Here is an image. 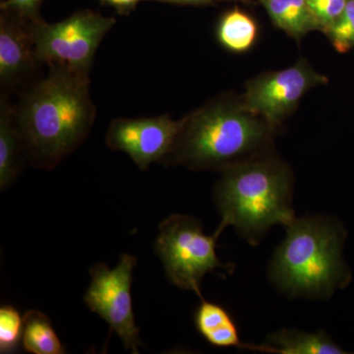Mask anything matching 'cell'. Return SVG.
<instances>
[{"instance_id":"obj_1","label":"cell","mask_w":354,"mask_h":354,"mask_svg":"<svg viewBox=\"0 0 354 354\" xmlns=\"http://www.w3.org/2000/svg\"><path fill=\"white\" fill-rule=\"evenodd\" d=\"M32 88L18 114L21 135L32 156L53 165L82 143L95 118L88 75L50 67Z\"/></svg>"},{"instance_id":"obj_2","label":"cell","mask_w":354,"mask_h":354,"mask_svg":"<svg viewBox=\"0 0 354 354\" xmlns=\"http://www.w3.org/2000/svg\"><path fill=\"white\" fill-rule=\"evenodd\" d=\"M291 193L290 171L281 162L264 158L228 165L216 189L221 216L216 232L232 225L256 245L274 225L288 227L295 220Z\"/></svg>"},{"instance_id":"obj_3","label":"cell","mask_w":354,"mask_h":354,"mask_svg":"<svg viewBox=\"0 0 354 354\" xmlns=\"http://www.w3.org/2000/svg\"><path fill=\"white\" fill-rule=\"evenodd\" d=\"M272 262V281L293 297H327L349 281L344 230L322 216L295 218Z\"/></svg>"},{"instance_id":"obj_4","label":"cell","mask_w":354,"mask_h":354,"mask_svg":"<svg viewBox=\"0 0 354 354\" xmlns=\"http://www.w3.org/2000/svg\"><path fill=\"white\" fill-rule=\"evenodd\" d=\"M171 152L162 162L191 167H225L265 143L272 129L241 104L215 102L183 120Z\"/></svg>"},{"instance_id":"obj_5","label":"cell","mask_w":354,"mask_h":354,"mask_svg":"<svg viewBox=\"0 0 354 354\" xmlns=\"http://www.w3.org/2000/svg\"><path fill=\"white\" fill-rule=\"evenodd\" d=\"M114 24L113 18L90 10L79 11L55 24L32 20L35 57L50 67L88 75L95 51Z\"/></svg>"},{"instance_id":"obj_6","label":"cell","mask_w":354,"mask_h":354,"mask_svg":"<svg viewBox=\"0 0 354 354\" xmlns=\"http://www.w3.org/2000/svg\"><path fill=\"white\" fill-rule=\"evenodd\" d=\"M218 232L206 235L192 216L172 215L160 225L155 250L172 285L201 297L200 283L207 272L227 269L216 253Z\"/></svg>"},{"instance_id":"obj_7","label":"cell","mask_w":354,"mask_h":354,"mask_svg":"<svg viewBox=\"0 0 354 354\" xmlns=\"http://www.w3.org/2000/svg\"><path fill=\"white\" fill-rule=\"evenodd\" d=\"M137 259L130 254L120 256L114 269L99 263L91 268L90 286L84 297V302L109 324L122 341L127 351L139 353V328L135 324L132 307L131 283L133 271Z\"/></svg>"},{"instance_id":"obj_8","label":"cell","mask_w":354,"mask_h":354,"mask_svg":"<svg viewBox=\"0 0 354 354\" xmlns=\"http://www.w3.org/2000/svg\"><path fill=\"white\" fill-rule=\"evenodd\" d=\"M327 78L301 59L290 68L262 74L249 81L241 106L274 128L297 108L312 88Z\"/></svg>"},{"instance_id":"obj_9","label":"cell","mask_w":354,"mask_h":354,"mask_svg":"<svg viewBox=\"0 0 354 354\" xmlns=\"http://www.w3.org/2000/svg\"><path fill=\"white\" fill-rule=\"evenodd\" d=\"M184 120L171 116L118 118L109 125L106 141L109 148L127 153L141 169L162 162L176 143Z\"/></svg>"},{"instance_id":"obj_10","label":"cell","mask_w":354,"mask_h":354,"mask_svg":"<svg viewBox=\"0 0 354 354\" xmlns=\"http://www.w3.org/2000/svg\"><path fill=\"white\" fill-rule=\"evenodd\" d=\"M34 44L30 28L15 21L1 18L0 23V80L12 84L19 80L32 66Z\"/></svg>"},{"instance_id":"obj_11","label":"cell","mask_w":354,"mask_h":354,"mask_svg":"<svg viewBox=\"0 0 354 354\" xmlns=\"http://www.w3.org/2000/svg\"><path fill=\"white\" fill-rule=\"evenodd\" d=\"M252 351L279 354H344L329 335L322 332L305 333L281 330L268 337L262 346H247Z\"/></svg>"},{"instance_id":"obj_12","label":"cell","mask_w":354,"mask_h":354,"mask_svg":"<svg viewBox=\"0 0 354 354\" xmlns=\"http://www.w3.org/2000/svg\"><path fill=\"white\" fill-rule=\"evenodd\" d=\"M274 25L300 39L312 31H323L306 0H259Z\"/></svg>"},{"instance_id":"obj_13","label":"cell","mask_w":354,"mask_h":354,"mask_svg":"<svg viewBox=\"0 0 354 354\" xmlns=\"http://www.w3.org/2000/svg\"><path fill=\"white\" fill-rule=\"evenodd\" d=\"M258 36V25L248 14L235 8L221 17L216 37L223 48L234 53L250 50Z\"/></svg>"},{"instance_id":"obj_14","label":"cell","mask_w":354,"mask_h":354,"mask_svg":"<svg viewBox=\"0 0 354 354\" xmlns=\"http://www.w3.org/2000/svg\"><path fill=\"white\" fill-rule=\"evenodd\" d=\"M6 102H1L0 113V189L13 183L18 174L20 132L14 127L12 113Z\"/></svg>"},{"instance_id":"obj_15","label":"cell","mask_w":354,"mask_h":354,"mask_svg":"<svg viewBox=\"0 0 354 354\" xmlns=\"http://www.w3.org/2000/svg\"><path fill=\"white\" fill-rule=\"evenodd\" d=\"M23 328V346L35 354H62L66 353L51 325L48 317L38 310L25 314Z\"/></svg>"},{"instance_id":"obj_16","label":"cell","mask_w":354,"mask_h":354,"mask_svg":"<svg viewBox=\"0 0 354 354\" xmlns=\"http://www.w3.org/2000/svg\"><path fill=\"white\" fill-rule=\"evenodd\" d=\"M24 320L13 306L0 308V353H11L17 349L23 337Z\"/></svg>"},{"instance_id":"obj_17","label":"cell","mask_w":354,"mask_h":354,"mask_svg":"<svg viewBox=\"0 0 354 354\" xmlns=\"http://www.w3.org/2000/svg\"><path fill=\"white\" fill-rule=\"evenodd\" d=\"M325 34L339 53H346L354 48V0H346V8L341 17Z\"/></svg>"},{"instance_id":"obj_18","label":"cell","mask_w":354,"mask_h":354,"mask_svg":"<svg viewBox=\"0 0 354 354\" xmlns=\"http://www.w3.org/2000/svg\"><path fill=\"white\" fill-rule=\"evenodd\" d=\"M232 322H234V319L227 310L213 302L203 301L195 313V325L205 339Z\"/></svg>"},{"instance_id":"obj_19","label":"cell","mask_w":354,"mask_h":354,"mask_svg":"<svg viewBox=\"0 0 354 354\" xmlns=\"http://www.w3.org/2000/svg\"><path fill=\"white\" fill-rule=\"evenodd\" d=\"M316 19L320 23L323 32L341 17L346 6V0H306Z\"/></svg>"},{"instance_id":"obj_20","label":"cell","mask_w":354,"mask_h":354,"mask_svg":"<svg viewBox=\"0 0 354 354\" xmlns=\"http://www.w3.org/2000/svg\"><path fill=\"white\" fill-rule=\"evenodd\" d=\"M41 0H7L2 3V8L6 10H15L26 18L35 20L37 9Z\"/></svg>"},{"instance_id":"obj_21","label":"cell","mask_w":354,"mask_h":354,"mask_svg":"<svg viewBox=\"0 0 354 354\" xmlns=\"http://www.w3.org/2000/svg\"><path fill=\"white\" fill-rule=\"evenodd\" d=\"M100 1L102 3L113 6L114 8L118 9L120 12L122 13L125 12V11L131 10L142 0H100Z\"/></svg>"},{"instance_id":"obj_22","label":"cell","mask_w":354,"mask_h":354,"mask_svg":"<svg viewBox=\"0 0 354 354\" xmlns=\"http://www.w3.org/2000/svg\"><path fill=\"white\" fill-rule=\"evenodd\" d=\"M143 1V0H142ZM153 1L167 2V3L184 4V6H203L211 3L213 0H153Z\"/></svg>"},{"instance_id":"obj_23","label":"cell","mask_w":354,"mask_h":354,"mask_svg":"<svg viewBox=\"0 0 354 354\" xmlns=\"http://www.w3.org/2000/svg\"><path fill=\"white\" fill-rule=\"evenodd\" d=\"M241 1H248V0H241Z\"/></svg>"}]
</instances>
